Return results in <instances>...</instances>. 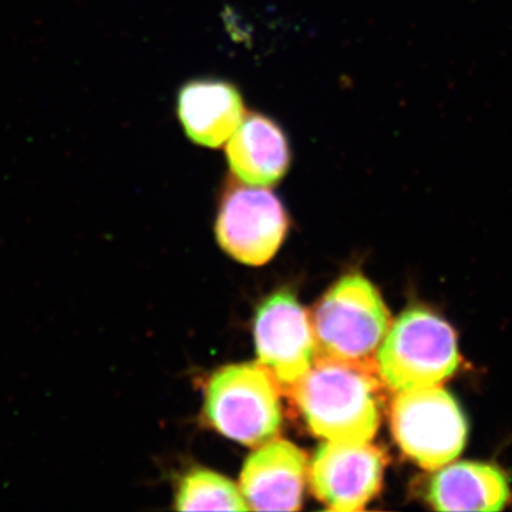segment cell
I'll return each mask as SVG.
<instances>
[{"instance_id": "6da1fadb", "label": "cell", "mask_w": 512, "mask_h": 512, "mask_svg": "<svg viewBox=\"0 0 512 512\" xmlns=\"http://www.w3.org/2000/svg\"><path fill=\"white\" fill-rule=\"evenodd\" d=\"M292 390L315 436L338 443H369L376 436L379 382L370 367L316 357Z\"/></svg>"}, {"instance_id": "7a4b0ae2", "label": "cell", "mask_w": 512, "mask_h": 512, "mask_svg": "<svg viewBox=\"0 0 512 512\" xmlns=\"http://www.w3.org/2000/svg\"><path fill=\"white\" fill-rule=\"evenodd\" d=\"M316 357L370 367L390 328L379 291L359 274L343 276L311 315Z\"/></svg>"}, {"instance_id": "3957f363", "label": "cell", "mask_w": 512, "mask_h": 512, "mask_svg": "<svg viewBox=\"0 0 512 512\" xmlns=\"http://www.w3.org/2000/svg\"><path fill=\"white\" fill-rule=\"evenodd\" d=\"M460 366L453 328L427 309H409L393 323L377 350V373L394 390L437 386Z\"/></svg>"}, {"instance_id": "277c9868", "label": "cell", "mask_w": 512, "mask_h": 512, "mask_svg": "<svg viewBox=\"0 0 512 512\" xmlns=\"http://www.w3.org/2000/svg\"><path fill=\"white\" fill-rule=\"evenodd\" d=\"M278 380L258 363L222 367L208 383L205 414L214 429L248 447L275 439L282 424Z\"/></svg>"}, {"instance_id": "5b68a950", "label": "cell", "mask_w": 512, "mask_h": 512, "mask_svg": "<svg viewBox=\"0 0 512 512\" xmlns=\"http://www.w3.org/2000/svg\"><path fill=\"white\" fill-rule=\"evenodd\" d=\"M392 429L404 453L426 470L453 463L466 447V417L439 384L399 392L392 406Z\"/></svg>"}, {"instance_id": "8992f818", "label": "cell", "mask_w": 512, "mask_h": 512, "mask_svg": "<svg viewBox=\"0 0 512 512\" xmlns=\"http://www.w3.org/2000/svg\"><path fill=\"white\" fill-rule=\"evenodd\" d=\"M288 215L282 202L266 187L231 184L218 211V242L232 258L245 265L271 261L284 242Z\"/></svg>"}, {"instance_id": "52a82bcc", "label": "cell", "mask_w": 512, "mask_h": 512, "mask_svg": "<svg viewBox=\"0 0 512 512\" xmlns=\"http://www.w3.org/2000/svg\"><path fill=\"white\" fill-rule=\"evenodd\" d=\"M256 352L279 383L292 387L316 359L311 319L291 292L269 296L255 316Z\"/></svg>"}, {"instance_id": "ba28073f", "label": "cell", "mask_w": 512, "mask_h": 512, "mask_svg": "<svg viewBox=\"0 0 512 512\" xmlns=\"http://www.w3.org/2000/svg\"><path fill=\"white\" fill-rule=\"evenodd\" d=\"M383 467L379 448L329 441L313 457L309 473L313 493L328 510L362 511L382 487Z\"/></svg>"}, {"instance_id": "9c48e42d", "label": "cell", "mask_w": 512, "mask_h": 512, "mask_svg": "<svg viewBox=\"0 0 512 512\" xmlns=\"http://www.w3.org/2000/svg\"><path fill=\"white\" fill-rule=\"evenodd\" d=\"M308 458L285 440H272L251 454L241 474V493L249 510L296 511L301 508Z\"/></svg>"}, {"instance_id": "30bf717a", "label": "cell", "mask_w": 512, "mask_h": 512, "mask_svg": "<svg viewBox=\"0 0 512 512\" xmlns=\"http://www.w3.org/2000/svg\"><path fill=\"white\" fill-rule=\"evenodd\" d=\"M247 114L241 92L225 80H192L178 92V119L197 146H225Z\"/></svg>"}, {"instance_id": "8fae6325", "label": "cell", "mask_w": 512, "mask_h": 512, "mask_svg": "<svg viewBox=\"0 0 512 512\" xmlns=\"http://www.w3.org/2000/svg\"><path fill=\"white\" fill-rule=\"evenodd\" d=\"M225 146L229 170L244 184L274 187L291 167L288 137L265 114H247Z\"/></svg>"}, {"instance_id": "7c38bea8", "label": "cell", "mask_w": 512, "mask_h": 512, "mask_svg": "<svg viewBox=\"0 0 512 512\" xmlns=\"http://www.w3.org/2000/svg\"><path fill=\"white\" fill-rule=\"evenodd\" d=\"M427 498L437 511H500L510 500V484L500 468L460 461L439 468Z\"/></svg>"}, {"instance_id": "4fadbf2b", "label": "cell", "mask_w": 512, "mask_h": 512, "mask_svg": "<svg viewBox=\"0 0 512 512\" xmlns=\"http://www.w3.org/2000/svg\"><path fill=\"white\" fill-rule=\"evenodd\" d=\"M175 508L178 511L249 510L237 485L208 470H194L183 478L175 498Z\"/></svg>"}]
</instances>
